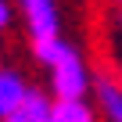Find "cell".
<instances>
[{"label": "cell", "mask_w": 122, "mask_h": 122, "mask_svg": "<svg viewBox=\"0 0 122 122\" xmlns=\"http://www.w3.org/2000/svg\"><path fill=\"white\" fill-rule=\"evenodd\" d=\"M86 83H90V76H86L83 57L72 47H65V54L50 65V90H54V97L57 101H83Z\"/></svg>", "instance_id": "6da1fadb"}, {"label": "cell", "mask_w": 122, "mask_h": 122, "mask_svg": "<svg viewBox=\"0 0 122 122\" xmlns=\"http://www.w3.org/2000/svg\"><path fill=\"white\" fill-rule=\"evenodd\" d=\"M22 15L32 40L57 36V4L54 0H22Z\"/></svg>", "instance_id": "7a4b0ae2"}, {"label": "cell", "mask_w": 122, "mask_h": 122, "mask_svg": "<svg viewBox=\"0 0 122 122\" xmlns=\"http://www.w3.org/2000/svg\"><path fill=\"white\" fill-rule=\"evenodd\" d=\"M25 93H29V86H25V79H22L18 72L0 68V118L11 115V111L25 101Z\"/></svg>", "instance_id": "3957f363"}, {"label": "cell", "mask_w": 122, "mask_h": 122, "mask_svg": "<svg viewBox=\"0 0 122 122\" xmlns=\"http://www.w3.org/2000/svg\"><path fill=\"white\" fill-rule=\"evenodd\" d=\"M47 115H50V104L43 101V93L29 90V93H25V101H22L11 115H4L0 122H43Z\"/></svg>", "instance_id": "277c9868"}, {"label": "cell", "mask_w": 122, "mask_h": 122, "mask_svg": "<svg viewBox=\"0 0 122 122\" xmlns=\"http://www.w3.org/2000/svg\"><path fill=\"white\" fill-rule=\"evenodd\" d=\"M43 122H93V111L83 101H57L50 104V115Z\"/></svg>", "instance_id": "5b68a950"}, {"label": "cell", "mask_w": 122, "mask_h": 122, "mask_svg": "<svg viewBox=\"0 0 122 122\" xmlns=\"http://www.w3.org/2000/svg\"><path fill=\"white\" fill-rule=\"evenodd\" d=\"M97 97H101L104 115L111 122H122V86L111 83V79H104V83H97Z\"/></svg>", "instance_id": "8992f818"}, {"label": "cell", "mask_w": 122, "mask_h": 122, "mask_svg": "<svg viewBox=\"0 0 122 122\" xmlns=\"http://www.w3.org/2000/svg\"><path fill=\"white\" fill-rule=\"evenodd\" d=\"M32 54H36V61H43V65L50 68L54 61L65 54V43H61L57 36H47V40H32Z\"/></svg>", "instance_id": "52a82bcc"}, {"label": "cell", "mask_w": 122, "mask_h": 122, "mask_svg": "<svg viewBox=\"0 0 122 122\" xmlns=\"http://www.w3.org/2000/svg\"><path fill=\"white\" fill-rule=\"evenodd\" d=\"M111 47H115V54L122 57V7H118V15H115V22H111Z\"/></svg>", "instance_id": "ba28073f"}, {"label": "cell", "mask_w": 122, "mask_h": 122, "mask_svg": "<svg viewBox=\"0 0 122 122\" xmlns=\"http://www.w3.org/2000/svg\"><path fill=\"white\" fill-rule=\"evenodd\" d=\"M7 22H11V7H7V0H0V32L7 29Z\"/></svg>", "instance_id": "9c48e42d"}, {"label": "cell", "mask_w": 122, "mask_h": 122, "mask_svg": "<svg viewBox=\"0 0 122 122\" xmlns=\"http://www.w3.org/2000/svg\"><path fill=\"white\" fill-rule=\"evenodd\" d=\"M115 4H118V7H122V0H115Z\"/></svg>", "instance_id": "30bf717a"}]
</instances>
